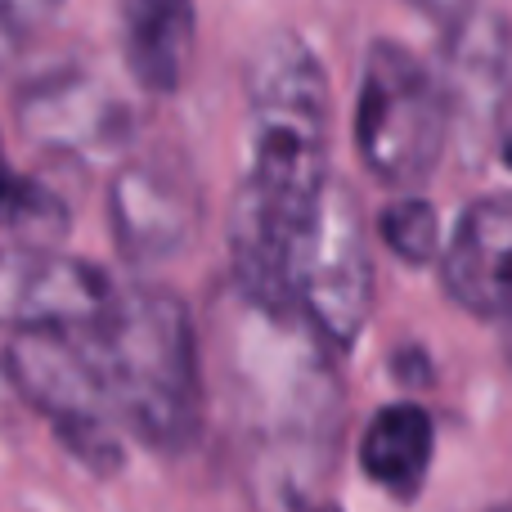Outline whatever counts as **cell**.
<instances>
[{"instance_id": "obj_7", "label": "cell", "mask_w": 512, "mask_h": 512, "mask_svg": "<svg viewBox=\"0 0 512 512\" xmlns=\"http://www.w3.org/2000/svg\"><path fill=\"white\" fill-rule=\"evenodd\" d=\"M436 265L445 292L499 328L504 355L512 360V194H490L463 207Z\"/></svg>"}, {"instance_id": "obj_9", "label": "cell", "mask_w": 512, "mask_h": 512, "mask_svg": "<svg viewBox=\"0 0 512 512\" xmlns=\"http://www.w3.org/2000/svg\"><path fill=\"white\" fill-rule=\"evenodd\" d=\"M194 0H122V59L153 95L180 90L194 59Z\"/></svg>"}, {"instance_id": "obj_10", "label": "cell", "mask_w": 512, "mask_h": 512, "mask_svg": "<svg viewBox=\"0 0 512 512\" xmlns=\"http://www.w3.org/2000/svg\"><path fill=\"white\" fill-rule=\"evenodd\" d=\"M436 454V427L423 405H382L369 418L360 441V468L382 495L391 499H414L423 490L427 472H432Z\"/></svg>"}, {"instance_id": "obj_8", "label": "cell", "mask_w": 512, "mask_h": 512, "mask_svg": "<svg viewBox=\"0 0 512 512\" xmlns=\"http://www.w3.org/2000/svg\"><path fill=\"white\" fill-rule=\"evenodd\" d=\"M14 122L32 144L68 158L113 153L131 135V113L81 72H54L32 81L14 104Z\"/></svg>"}, {"instance_id": "obj_17", "label": "cell", "mask_w": 512, "mask_h": 512, "mask_svg": "<svg viewBox=\"0 0 512 512\" xmlns=\"http://www.w3.org/2000/svg\"><path fill=\"white\" fill-rule=\"evenodd\" d=\"M328 512H333V508H328Z\"/></svg>"}, {"instance_id": "obj_3", "label": "cell", "mask_w": 512, "mask_h": 512, "mask_svg": "<svg viewBox=\"0 0 512 512\" xmlns=\"http://www.w3.org/2000/svg\"><path fill=\"white\" fill-rule=\"evenodd\" d=\"M450 99L414 50L373 41L355 95V149L387 189H418L445 149Z\"/></svg>"}, {"instance_id": "obj_12", "label": "cell", "mask_w": 512, "mask_h": 512, "mask_svg": "<svg viewBox=\"0 0 512 512\" xmlns=\"http://www.w3.org/2000/svg\"><path fill=\"white\" fill-rule=\"evenodd\" d=\"M54 9H59V0H0V14L14 18L23 32H27L32 23H41V18H50Z\"/></svg>"}, {"instance_id": "obj_15", "label": "cell", "mask_w": 512, "mask_h": 512, "mask_svg": "<svg viewBox=\"0 0 512 512\" xmlns=\"http://www.w3.org/2000/svg\"><path fill=\"white\" fill-rule=\"evenodd\" d=\"M499 158L512 171V90L504 95V131H499Z\"/></svg>"}, {"instance_id": "obj_13", "label": "cell", "mask_w": 512, "mask_h": 512, "mask_svg": "<svg viewBox=\"0 0 512 512\" xmlns=\"http://www.w3.org/2000/svg\"><path fill=\"white\" fill-rule=\"evenodd\" d=\"M418 9H423L427 18H441L445 27H454L459 18H468L472 9H477V0H414Z\"/></svg>"}, {"instance_id": "obj_2", "label": "cell", "mask_w": 512, "mask_h": 512, "mask_svg": "<svg viewBox=\"0 0 512 512\" xmlns=\"http://www.w3.org/2000/svg\"><path fill=\"white\" fill-rule=\"evenodd\" d=\"M283 283L297 324H306L310 337L328 351H351L373 315V252L364 212L342 180L328 176V185L297 221Z\"/></svg>"}, {"instance_id": "obj_11", "label": "cell", "mask_w": 512, "mask_h": 512, "mask_svg": "<svg viewBox=\"0 0 512 512\" xmlns=\"http://www.w3.org/2000/svg\"><path fill=\"white\" fill-rule=\"evenodd\" d=\"M378 234H382V243H387L405 265H414V270L441 261V248H445L441 216H436V207L418 194L391 198L387 212L378 216Z\"/></svg>"}, {"instance_id": "obj_16", "label": "cell", "mask_w": 512, "mask_h": 512, "mask_svg": "<svg viewBox=\"0 0 512 512\" xmlns=\"http://www.w3.org/2000/svg\"><path fill=\"white\" fill-rule=\"evenodd\" d=\"M499 512H512V508H499Z\"/></svg>"}, {"instance_id": "obj_1", "label": "cell", "mask_w": 512, "mask_h": 512, "mask_svg": "<svg viewBox=\"0 0 512 512\" xmlns=\"http://www.w3.org/2000/svg\"><path fill=\"white\" fill-rule=\"evenodd\" d=\"M90 360L131 436L180 450L203 418V360L185 301L162 283H122L117 306L86 333Z\"/></svg>"}, {"instance_id": "obj_14", "label": "cell", "mask_w": 512, "mask_h": 512, "mask_svg": "<svg viewBox=\"0 0 512 512\" xmlns=\"http://www.w3.org/2000/svg\"><path fill=\"white\" fill-rule=\"evenodd\" d=\"M18 50H23V27H18L14 18L0 14V68H5V63H14Z\"/></svg>"}, {"instance_id": "obj_5", "label": "cell", "mask_w": 512, "mask_h": 512, "mask_svg": "<svg viewBox=\"0 0 512 512\" xmlns=\"http://www.w3.org/2000/svg\"><path fill=\"white\" fill-rule=\"evenodd\" d=\"M122 283L95 261L23 248L0 252V328L5 333H63L86 337L113 315Z\"/></svg>"}, {"instance_id": "obj_6", "label": "cell", "mask_w": 512, "mask_h": 512, "mask_svg": "<svg viewBox=\"0 0 512 512\" xmlns=\"http://www.w3.org/2000/svg\"><path fill=\"white\" fill-rule=\"evenodd\" d=\"M203 221V198L185 162L144 153L117 167L108 185V225L117 252L131 265L171 261L194 243Z\"/></svg>"}, {"instance_id": "obj_4", "label": "cell", "mask_w": 512, "mask_h": 512, "mask_svg": "<svg viewBox=\"0 0 512 512\" xmlns=\"http://www.w3.org/2000/svg\"><path fill=\"white\" fill-rule=\"evenodd\" d=\"M5 378L63 445L90 472L122 468V418H117L108 387L90 360L86 337L63 333H9L5 342Z\"/></svg>"}]
</instances>
